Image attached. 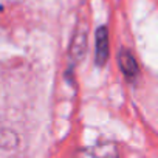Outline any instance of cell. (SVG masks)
<instances>
[{
	"label": "cell",
	"instance_id": "6da1fadb",
	"mask_svg": "<svg viewBox=\"0 0 158 158\" xmlns=\"http://www.w3.org/2000/svg\"><path fill=\"white\" fill-rule=\"evenodd\" d=\"M119 65H121L123 73L129 79H132V77H135L138 74V65H136V60H135V57L132 56L130 51L123 50L119 53Z\"/></svg>",
	"mask_w": 158,
	"mask_h": 158
},
{
	"label": "cell",
	"instance_id": "7a4b0ae2",
	"mask_svg": "<svg viewBox=\"0 0 158 158\" xmlns=\"http://www.w3.org/2000/svg\"><path fill=\"white\" fill-rule=\"evenodd\" d=\"M109 37H107V30L102 27L98 30V34H96V62L99 65H102L107 59V54H109Z\"/></svg>",
	"mask_w": 158,
	"mask_h": 158
}]
</instances>
